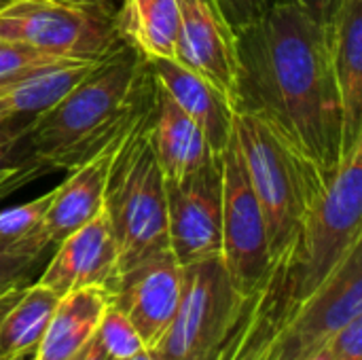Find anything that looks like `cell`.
Masks as SVG:
<instances>
[{
  "instance_id": "cell-1",
  "label": "cell",
  "mask_w": 362,
  "mask_h": 360,
  "mask_svg": "<svg viewBox=\"0 0 362 360\" xmlns=\"http://www.w3.org/2000/svg\"><path fill=\"white\" fill-rule=\"evenodd\" d=\"M235 49L233 108L263 117L329 178L346 142L325 23L295 0H274L235 30Z\"/></svg>"
},
{
  "instance_id": "cell-33",
  "label": "cell",
  "mask_w": 362,
  "mask_h": 360,
  "mask_svg": "<svg viewBox=\"0 0 362 360\" xmlns=\"http://www.w3.org/2000/svg\"><path fill=\"white\" fill-rule=\"evenodd\" d=\"M66 2L83 4V6H93V8H102V11H108V13L117 11V2H112V0H66Z\"/></svg>"
},
{
  "instance_id": "cell-21",
  "label": "cell",
  "mask_w": 362,
  "mask_h": 360,
  "mask_svg": "<svg viewBox=\"0 0 362 360\" xmlns=\"http://www.w3.org/2000/svg\"><path fill=\"white\" fill-rule=\"evenodd\" d=\"M117 34L146 62L174 59L180 2L178 0H121L115 13Z\"/></svg>"
},
{
  "instance_id": "cell-39",
  "label": "cell",
  "mask_w": 362,
  "mask_h": 360,
  "mask_svg": "<svg viewBox=\"0 0 362 360\" xmlns=\"http://www.w3.org/2000/svg\"><path fill=\"white\" fill-rule=\"evenodd\" d=\"M112 2H117V4H119V2H121V0H112Z\"/></svg>"
},
{
  "instance_id": "cell-4",
  "label": "cell",
  "mask_w": 362,
  "mask_h": 360,
  "mask_svg": "<svg viewBox=\"0 0 362 360\" xmlns=\"http://www.w3.org/2000/svg\"><path fill=\"white\" fill-rule=\"evenodd\" d=\"M151 108L153 102L123 140L104 191V212L119 252V276L170 250L165 176L148 140Z\"/></svg>"
},
{
  "instance_id": "cell-40",
  "label": "cell",
  "mask_w": 362,
  "mask_h": 360,
  "mask_svg": "<svg viewBox=\"0 0 362 360\" xmlns=\"http://www.w3.org/2000/svg\"><path fill=\"white\" fill-rule=\"evenodd\" d=\"M4 166H6V163H4ZM0 168H2V166H0Z\"/></svg>"
},
{
  "instance_id": "cell-23",
  "label": "cell",
  "mask_w": 362,
  "mask_h": 360,
  "mask_svg": "<svg viewBox=\"0 0 362 360\" xmlns=\"http://www.w3.org/2000/svg\"><path fill=\"white\" fill-rule=\"evenodd\" d=\"M53 189L49 193H42L40 197H34L21 206H13L0 212V242L4 244H30L40 250H49L51 246L40 236V223L42 216L51 204Z\"/></svg>"
},
{
  "instance_id": "cell-3",
  "label": "cell",
  "mask_w": 362,
  "mask_h": 360,
  "mask_svg": "<svg viewBox=\"0 0 362 360\" xmlns=\"http://www.w3.org/2000/svg\"><path fill=\"white\" fill-rule=\"evenodd\" d=\"M233 132L265 219L267 246L274 263L293 250L303 216L329 178L272 123L255 112L235 110Z\"/></svg>"
},
{
  "instance_id": "cell-24",
  "label": "cell",
  "mask_w": 362,
  "mask_h": 360,
  "mask_svg": "<svg viewBox=\"0 0 362 360\" xmlns=\"http://www.w3.org/2000/svg\"><path fill=\"white\" fill-rule=\"evenodd\" d=\"M68 62H78V59H64L21 42L0 40V91L17 85L23 79H30L38 72H45L49 68Z\"/></svg>"
},
{
  "instance_id": "cell-28",
  "label": "cell",
  "mask_w": 362,
  "mask_h": 360,
  "mask_svg": "<svg viewBox=\"0 0 362 360\" xmlns=\"http://www.w3.org/2000/svg\"><path fill=\"white\" fill-rule=\"evenodd\" d=\"M28 127L30 125L21 117H17L0 98V166L8 163L13 149L25 138Z\"/></svg>"
},
{
  "instance_id": "cell-32",
  "label": "cell",
  "mask_w": 362,
  "mask_h": 360,
  "mask_svg": "<svg viewBox=\"0 0 362 360\" xmlns=\"http://www.w3.org/2000/svg\"><path fill=\"white\" fill-rule=\"evenodd\" d=\"M81 360H112V359L102 350V346H100L98 337L93 335V337H91V342L87 344V348H85V352H83Z\"/></svg>"
},
{
  "instance_id": "cell-18",
  "label": "cell",
  "mask_w": 362,
  "mask_h": 360,
  "mask_svg": "<svg viewBox=\"0 0 362 360\" xmlns=\"http://www.w3.org/2000/svg\"><path fill=\"white\" fill-rule=\"evenodd\" d=\"M148 140L165 178H182L214 157L204 129L157 83L153 87Z\"/></svg>"
},
{
  "instance_id": "cell-15",
  "label": "cell",
  "mask_w": 362,
  "mask_h": 360,
  "mask_svg": "<svg viewBox=\"0 0 362 360\" xmlns=\"http://www.w3.org/2000/svg\"><path fill=\"white\" fill-rule=\"evenodd\" d=\"M291 255L293 250L276 259L261 289L248 295L242 318L216 360H269L278 333L295 301L291 286Z\"/></svg>"
},
{
  "instance_id": "cell-16",
  "label": "cell",
  "mask_w": 362,
  "mask_h": 360,
  "mask_svg": "<svg viewBox=\"0 0 362 360\" xmlns=\"http://www.w3.org/2000/svg\"><path fill=\"white\" fill-rule=\"evenodd\" d=\"M146 64L153 81L204 129L210 151L221 155L233 136L235 108L231 100L176 59H151Z\"/></svg>"
},
{
  "instance_id": "cell-36",
  "label": "cell",
  "mask_w": 362,
  "mask_h": 360,
  "mask_svg": "<svg viewBox=\"0 0 362 360\" xmlns=\"http://www.w3.org/2000/svg\"><path fill=\"white\" fill-rule=\"evenodd\" d=\"M129 360H159V359H157V354H155V352H151V350H142L140 354L132 356Z\"/></svg>"
},
{
  "instance_id": "cell-25",
  "label": "cell",
  "mask_w": 362,
  "mask_h": 360,
  "mask_svg": "<svg viewBox=\"0 0 362 360\" xmlns=\"http://www.w3.org/2000/svg\"><path fill=\"white\" fill-rule=\"evenodd\" d=\"M95 337L102 350L112 360H129L132 356L140 354L142 350H146L129 318L112 303L106 308L100 327L95 331Z\"/></svg>"
},
{
  "instance_id": "cell-8",
  "label": "cell",
  "mask_w": 362,
  "mask_h": 360,
  "mask_svg": "<svg viewBox=\"0 0 362 360\" xmlns=\"http://www.w3.org/2000/svg\"><path fill=\"white\" fill-rule=\"evenodd\" d=\"M362 316V240L305 299L293 301L269 360H305Z\"/></svg>"
},
{
  "instance_id": "cell-26",
  "label": "cell",
  "mask_w": 362,
  "mask_h": 360,
  "mask_svg": "<svg viewBox=\"0 0 362 360\" xmlns=\"http://www.w3.org/2000/svg\"><path fill=\"white\" fill-rule=\"evenodd\" d=\"M45 250L30 244H4L0 242V280L28 282Z\"/></svg>"
},
{
  "instance_id": "cell-13",
  "label": "cell",
  "mask_w": 362,
  "mask_h": 360,
  "mask_svg": "<svg viewBox=\"0 0 362 360\" xmlns=\"http://www.w3.org/2000/svg\"><path fill=\"white\" fill-rule=\"evenodd\" d=\"M119 278V252L110 221L102 210L95 219L66 236L38 278L59 297L70 291L100 286L112 293Z\"/></svg>"
},
{
  "instance_id": "cell-22",
  "label": "cell",
  "mask_w": 362,
  "mask_h": 360,
  "mask_svg": "<svg viewBox=\"0 0 362 360\" xmlns=\"http://www.w3.org/2000/svg\"><path fill=\"white\" fill-rule=\"evenodd\" d=\"M100 59L68 62V64L49 68L45 72L23 79L17 85L0 91V98L17 117H21L28 125H32L36 117H40L42 112L53 108L57 102H62L93 70V66Z\"/></svg>"
},
{
  "instance_id": "cell-17",
  "label": "cell",
  "mask_w": 362,
  "mask_h": 360,
  "mask_svg": "<svg viewBox=\"0 0 362 360\" xmlns=\"http://www.w3.org/2000/svg\"><path fill=\"white\" fill-rule=\"evenodd\" d=\"M329 57L344 108L346 149L362 138V0H339L325 21Z\"/></svg>"
},
{
  "instance_id": "cell-14",
  "label": "cell",
  "mask_w": 362,
  "mask_h": 360,
  "mask_svg": "<svg viewBox=\"0 0 362 360\" xmlns=\"http://www.w3.org/2000/svg\"><path fill=\"white\" fill-rule=\"evenodd\" d=\"M151 102L153 98L148 100V104ZM148 104L134 117V121L123 132H119L106 146L93 153L87 161L72 168L66 180L53 189L51 204L40 223V236L47 240L51 248L57 246L66 236H70L72 231L89 223L104 210V191H106V182L110 176L115 157L123 140L127 138L129 129L136 125V121L142 117Z\"/></svg>"
},
{
  "instance_id": "cell-38",
  "label": "cell",
  "mask_w": 362,
  "mask_h": 360,
  "mask_svg": "<svg viewBox=\"0 0 362 360\" xmlns=\"http://www.w3.org/2000/svg\"><path fill=\"white\" fill-rule=\"evenodd\" d=\"M6 2H11V0H0V8H2V6H4Z\"/></svg>"
},
{
  "instance_id": "cell-30",
  "label": "cell",
  "mask_w": 362,
  "mask_h": 360,
  "mask_svg": "<svg viewBox=\"0 0 362 360\" xmlns=\"http://www.w3.org/2000/svg\"><path fill=\"white\" fill-rule=\"evenodd\" d=\"M333 360H362V316L348 323L331 339Z\"/></svg>"
},
{
  "instance_id": "cell-5",
  "label": "cell",
  "mask_w": 362,
  "mask_h": 360,
  "mask_svg": "<svg viewBox=\"0 0 362 360\" xmlns=\"http://www.w3.org/2000/svg\"><path fill=\"white\" fill-rule=\"evenodd\" d=\"M362 240V138L341 155L337 168L308 208L293 255V299H305Z\"/></svg>"
},
{
  "instance_id": "cell-35",
  "label": "cell",
  "mask_w": 362,
  "mask_h": 360,
  "mask_svg": "<svg viewBox=\"0 0 362 360\" xmlns=\"http://www.w3.org/2000/svg\"><path fill=\"white\" fill-rule=\"evenodd\" d=\"M17 284H25V282H19V280H0V297L2 295H6L13 286H17Z\"/></svg>"
},
{
  "instance_id": "cell-29",
  "label": "cell",
  "mask_w": 362,
  "mask_h": 360,
  "mask_svg": "<svg viewBox=\"0 0 362 360\" xmlns=\"http://www.w3.org/2000/svg\"><path fill=\"white\" fill-rule=\"evenodd\" d=\"M225 19L233 30H240L263 15L269 6V0H216Z\"/></svg>"
},
{
  "instance_id": "cell-19",
  "label": "cell",
  "mask_w": 362,
  "mask_h": 360,
  "mask_svg": "<svg viewBox=\"0 0 362 360\" xmlns=\"http://www.w3.org/2000/svg\"><path fill=\"white\" fill-rule=\"evenodd\" d=\"M57 301L59 295L38 282L0 297V360H23L38 350Z\"/></svg>"
},
{
  "instance_id": "cell-31",
  "label": "cell",
  "mask_w": 362,
  "mask_h": 360,
  "mask_svg": "<svg viewBox=\"0 0 362 360\" xmlns=\"http://www.w3.org/2000/svg\"><path fill=\"white\" fill-rule=\"evenodd\" d=\"M301 6H305L318 21H327L331 17V13L335 11V6L339 4V0H295Z\"/></svg>"
},
{
  "instance_id": "cell-6",
  "label": "cell",
  "mask_w": 362,
  "mask_h": 360,
  "mask_svg": "<svg viewBox=\"0 0 362 360\" xmlns=\"http://www.w3.org/2000/svg\"><path fill=\"white\" fill-rule=\"evenodd\" d=\"M248 295L229 278L221 257L182 265L176 316L151 350L159 360H216L235 331Z\"/></svg>"
},
{
  "instance_id": "cell-37",
  "label": "cell",
  "mask_w": 362,
  "mask_h": 360,
  "mask_svg": "<svg viewBox=\"0 0 362 360\" xmlns=\"http://www.w3.org/2000/svg\"><path fill=\"white\" fill-rule=\"evenodd\" d=\"M85 348H87V346H85ZM85 348H83V350H81V352H78L76 356H72V359H70V360H81V356H83V352H85Z\"/></svg>"
},
{
  "instance_id": "cell-11",
  "label": "cell",
  "mask_w": 362,
  "mask_h": 360,
  "mask_svg": "<svg viewBox=\"0 0 362 360\" xmlns=\"http://www.w3.org/2000/svg\"><path fill=\"white\" fill-rule=\"evenodd\" d=\"M182 293V265L161 252L117 278L110 303L134 325L146 350H153L172 325Z\"/></svg>"
},
{
  "instance_id": "cell-10",
  "label": "cell",
  "mask_w": 362,
  "mask_h": 360,
  "mask_svg": "<svg viewBox=\"0 0 362 360\" xmlns=\"http://www.w3.org/2000/svg\"><path fill=\"white\" fill-rule=\"evenodd\" d=\"M168 242L180 265L221 257L223 168L221 155L182 176L165 178Z\"/></svg>"
},
{
  "instance_id": "cell-9",
  "label": "cell",
  "mask_w": 362,
  "mask_h": 360,
  "mask_svg": "<svg viewBox=\"0 0 362 360\" xmlns=\"http://www.w3.org/2000/svg\"><path fill=\"white\" fill-rule=\"evenodd\" d=\"M223 248L221 259L242 295H252L272 272L265 219L250 185L235 132L221 153Z\"/></svg>"
},
{
  "instance_id": "cell-27",
  "label": "cell",
  "mask_w": 362,
  "mask_h": 360,
  "mask_svg": "<svg viewBox=\"0 0 362 360\" xmlns=\"http://www.w3.org/2000/svg\"><path fill=\"white\" fill-rule=\"evenodd\" d=\"M49 172L51 170L34 157H25L15 163L8 161L6 166L0 168V202Z\"/></svg>"
},
{
  "instance_id": "cell-2",
  "label": "cell",
  "mask_w": 362,
  "mask_h": 360,
  "mask_svg": "<svg viewBox=\"0 0 362 360\" xmlns=\"http://www.w3.org/2000/svg\"><path fill=\"white\" fill-rule=\"evenodd\" d=\"M153 98L146 59L127 42L102 57L25 134L30 157L49 170H72L123 132Z\"/></svg>"
},
{
  "instance_id": "cell-34",
  "label": "cell",
  "mask_w": 362,
  "mask_h": 360,
  "mask_svg": "<svg viewBox=\"0 0 362 360\" xmlns=\"http://www.w3.org/2000/svg\"><path fill=\"white\" fill-rule=\"evenodd\" d=\"M305 360H333L331 344H329V346H325V348H320V350H316L310 359H305Z\"/></svg>"
},
{
  "instance_id": "cell-20",
  "label": "cell",
  "mask_w": 362,
  "mask_h": 360,
  "mask_svg": "<svg viewBox=\"0 0 362 360\" xmlns=\"http://www.w3.org/2000/svg\"><path fill=\"white\" fill-rule=\"evenodd\" d=\"M110 306V293L100 286L76 289L59 297L34 360H70L95 335Z\"/></svg>"
},
{
  "instance_id": "cell-7",
  "label": "cell",
  "mask_w": 362,
  "mask_h": 360,
  "mask_svg": "<svg viewBox=\"0 0 362 360\" xmlns=\"http://www.w3.org/2000/svg\"><path fill=\"white\" fill-rule=\"evenodd\" d=\"M115 13L66 0H11L0 8V40L64 59H100L123 42Z\"/></svg>"
},
{
  "instance_id": "cell-12",
  "label": "cell",
  "mask_w": 362,
  "mask_h": 360,
  "mask_svg": "<svg viewBox=\"0 0 362 360\" xmlns=\"http://www.w3.org/2000/svg\"><path fill=\"white\" fill-rule=\"evenodd\" d=\"M180 30L174 59L210 81L233 104L238 89L235 30L216 0H178Z\"/></svg>"
}]
</instances>
